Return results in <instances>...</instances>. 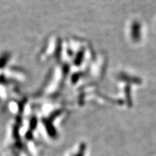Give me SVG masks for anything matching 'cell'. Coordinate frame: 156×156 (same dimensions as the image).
I'll use <instances>...</instances> for the list:
<instances>
[{"mask_svg":"<svg viewBox=\"0 0 156 156\" xmlns=\"http://www.w3.org/2000/svg\"><path fill=\"white\" fill-rule=\"evenodd\" d=\"M84 148L83 147H81V149L80 150V151L78 152V153L76 154V155H73V156H84Z\"/></svg>","mask_w":156,"mask_h":156,"instance_id":"6da1fadb","label":"cell"}]
</instances>
